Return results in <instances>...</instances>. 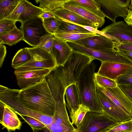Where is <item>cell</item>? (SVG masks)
Returning a JSON list of instances; mask_svg holds the SVG:
<instances>
[{"mask_svg": "<svg viewBox=\"0 0 132 132\" xmlns=\"http://www.w3.org/2000/svg\"><path fill=\"white\" fill-rule=\"evenodd\" d=\"M18 99L26 108L53 117L56 102L45 79L35 85L20 90Z\"/></svg>", "mask_w": 132, "mask_h": 132, "instance_id": "cell-1", "label": "cell"}, {"mask_svg": "<svg viewBox=\"0 0 132 132\" xmlns=\"http://www.w3.org/2000/svg\"><path fill=\"white\" fill-rule=\"evenodd\" d=\"M96 65L93 61L87 65L80 74L77 83L81 104L89 108L90 112L103 113L97 95L95 80Z\"/></svg>", "mask_w": 132, "mask_h": 132, "instance_id": "cell-2", "label": "cell"}, {"mask_svg": "<svg viewBox=\"0 0 132 132\" xmlns=\"http://www.w3.org/2000/svg\"><path fill=\"white\" fill-rule=\"evenodd\" d=\"M118 123L104 113L89 112L76 129L78 132H106Z\"/></svg>", "mask_w": 132, "mask_h": 132, "instance_id": "cell-3", "label": "cell"}, {"mask_svg": "<svg viewBox=\"0 0 132 132\" xmlns=\"http://www.w3.org/2000/svg\"><path fill=\"white\" fill-rule=\"evenodd\" d=\"M31 55V59L26 64L14 69L23 71L43 69H52L56 66L50 53L36 46L28 47Z\"/></svg>", "mask_w": 132, "mask_h": 132, "instance_id": "cell-4", "label": "cell"}, {"mask_svg": "<svg viewBox=\"0 0 132 132\" xmlns=\"http://www.w3.org/2000/svg\"><path fill=\"white\" fill-rule=\"evenodd\" d=\"M73 50H77L88 54L103 62H114L132 65V62L119 54L114 49L98 50L82 46L72 41L67 42Z\"/></svg>", "mask_w": 132, "mask_h": 132, "instance_id": "cell-5", "label": "cell"}, {"mask_svg": "<svg viewBox=\"0 0 132 132\" xmlns=\"http://www.w3.org/2000/svg\"><path fill=\"white\" fill-rule=\"evenodd\" d=\"M21 23L20 29L23 35V40L32 46H37L40 38L49 33L43 26V19L38 16Z\"/></svg>", "mask_w": 132, "mask_h": 132, "instance_id": "cell-6", "label": "cell"}, {"mask_svg": "<svg viewBox=\"0 0 132 132\" xmlns=\"http://www.w3.org/2000/svg\"><path fill=\"white\" fill-rule=\"evenodd\" d=\"M99 4L100 9L105 18L113 23L117 18H126L128 14L129 6L131 0H96Z\"/></svg>", "mask_w": 132, "mask_h": 132, "instance_id": "cell-7", "label": "cell"}, {"mask_svg": "<svg viewBox=\"0 0 132 132\" xmlns=\"http://www.w3.org/2000/svg\"><path fill=\"white\" fill-rule=\"evenodd\" d=\"M97 97L104 113L118 123L131 120L132 117L116 105L96 85Z\"/></svg>", "mask_w": 132, "mask_h": 132, "instance_id": "cell-8", "label": "cell"}, {"mask_svg": "<svg viewBox=\"0 0 132 132\" xmlns=\"http://www.w3.org/2000/svg\"><path fill=\"white\" fill-rule=\"evenodd\" d=\"M101 31L102 35L119 43H132V26L123 21L116 22Z\"/></svg>", "mask_w": 132, "mask_h": 132, "instance_id": "cell-9", "label": "cell"}, {"mask_svg": "<svg viewBox=\"0 0 132 132\" xmlns=\"http://www.w3.org/2000/svg\"><path fill=\"white\" fill-rule=\"evenodd\" d=\"M52 69H43L19 71L15 70L17 83L22 90L35 85L45 79Z\"/></svg>", "mask_w": 132, "mask_h": 132, "instance_id": "cell-10", "label": "cell"}, {"mask_svg": "<svg viewBox=\"0 0 132 132\" xmlns=\"http://www.w3.org/2000/svg\"><path fill=\"white\" fill-rule=\"evenodd\" d=\"M63 7L87 20L96 29L101 27L105 23V19L99 16L75 0H67Z\"/></svg>", "mask_w": 132, "mask_h": 132, "instance_id": "cell-11", "label": "cell"}, {"mask_svg": "<svg viewBox=\"0 0 132 132\" xmlns=\"http://www.w3.org/2000/svg\"><path fill=\"white\" fill-rule=\"evenodd\" d=\"M98 87L116 105L132 117V101L126 96L118 85L117 87L112 88Z\"/></svg>", "mask_w": 132, "mask_h": 132, "instance_id": "cell-12", "label": "cell"}, {"mask_svg": "<svg viewBox=\"0 0 132 132\" xmlns=\"http://www.w3.org/2000/svg\"><path fill=\"white\" fill-rule=\"evenodd\" d=\"M115 42L105 36L98 34L72 41L86 47L98 50L114 48Z\"/></svg>", "mask_w": 132, "mask_h": 132, "instance_id": "cell-13", "label": "cell"}, {"mask_svg": "<svg viewBox=\"0 0 132 132\" xmlns=\"http://www.w3.org/2000/svg\"><path fill=\"white\" fill-rule=\"evenodd\" d=\"M73 50L66 41L54 36L50 53L54 59L56 66H63Z\"/></svg>", "mask_w": 132, "mask_h": 132, "instance_id": "cell-14", "label": "cell"}, {"mask_svg": "<svg viewBox=\"0 0 132 132\" xmlns=\"http://www.w3.org/2000/svg\"><path fill=\"white\" fill-rule=\"evenodd\" d=\"M132 66L131 65L119 63L102 62L96 73L116 80L119 76L125 73Z\"/></svg>", "mask_w": 132, "mask_h": 132, "instance_id": "cell-15", "label": "cell"}, {"mask_svg": "<svg viewBox=\"0 0 132 132\" xmlns=\"http://www.w3.org/2000/svg\"><path fill=\"white\" fill-rule=\"evenodd\" d=\"M8 106L15 112L23 115L29 116L40 121L46 126H49L55 122L53 117L41 114L25 107L19 99L13 100Z\"/></svg>", "mask_w": 132, "mask_h": 132, "instance_id": "cell-16", "label": "cell"}, {"mask_svg": "<svg viewBox=\"0 0 132 132\" xmlns=\"http://www.w3.org/2000/svg\"><path fill=\"white\" fill-rule=\"evenodd\" d=\"M65 95L67 102L66 105L69 111L70 117L71 119L81 104L77 82L71 84L66 88Z\"/></svg>", "mask_w": 132, "mask_h": 132, "instance_id": "cell-17", "label": "cell"}, {"mask_svg": "<svg viewBox=\"0 0 132 132\" xmlns=\"http://www.w3.org/2000/svg\"><path fill=\"white\" fill-rule=\"evenodd\" d=\"M52 12L55 16L58 18L65 19L78 25L90 26L95 29L88 20L63 7Z\"/></svg>", "mask_w": 132, "mask_h": 132, "instance_id": "cell-18", "label": "cell"}, {"mask_svg": "<svg viewBox=\"0 0 132 132\" xmlns=\"http://www.w3.org/2000/svg\"><path fill=\"white\" fill-rule=\"evenodd\" d=\"M0 123L9 132L16 129H20L22 125L16 113L5 104L2 119L0 120Z\"/></svg>", "mask_w": 132, "mask_h": 132, "instance_id": "cell-19", "label": "cell"}, {"mask_svg": "<svg viewBox=\"0 0 132 132\" xmlns=\"http://www.w3.org/2000/svg\"><path fill=\"white\" fill-rule=\"evenodd\" d=\"M55 17L58 22L59 26L58 29L54 34L64 32H77L84 33L92 32L76 24L63 19Z\"/></svg>", "mask_w": 132, "mask_h": 132, "instance_id": "cell-20", "label": "cell"}, {"mask_svg": "<svg viewBox=\"0 0 132 132\" xmlns=\"http://www.w3.org/2000/svg\"><path fill=\"white\" fill-rule=\"evenodd\" d=\"M43 12L42 9L34 5L28 1L25 0L24 9L17 21L21 22L25 21L30 18L38 16Z\"/></svg>", "mask_w": 132, "mask_h": 132, "instance_id": "cell-21", "label": "cell"}, {"mask_svg": "<svg viewBox=\"0 0 132 132\" xmlns=\"http://www.w3.org/2000/svg\"><path fill=\"white\" fill-rule=\"evenodd\" d=\"M23 32L16 26L10 31L0 35V44H4L12 46L23 40Z\"/></svg>", "mask_w": 132, "mask_h": 132, "instance_id": "cell-22", "label": "cell"}, {"mask_svg": "<svg viewBox=\"0 0 132 132\" xmlns=\"http://www.w3.org/2000/svg\"><path fill=\"white\" fill-rule=\"evenodd\" d=\"M31 54L28 47L19 50L14 56L12 61V67L14 69L28 62L31 59Z\"/></svg>", "mask_w": 132, "mask_h": 132, "instance_id": "cell-23", "label": "cell"}, {"mask_svg": "<svg viewBox=\"0 0 132 132\" xmlns=\"http://www.w3.org/2000/svg\"><path fill=\"white\" fill-rule=\"evenodd\" d=\"M20 0H0V20L11 14Z\"/></svg>", "mask_w": 132, "mask_h": 132, "instance_id": "cell-24", "label": "cell"}, {"mask_svg": "<svg viewBox=\"0 0 132 132\" xmlns=\"http://www.w3.org/2000/svg\"><path fill=\"white\" fill-rule=\"evenodd\" d=\"M53 35L55 36L66 42H72L94 36L97 35V34L93 32L86 33L77 32H64L55 33Z\"/></svg>", "mask_w": 132, "mask_h": 132, "instance_id": "cell-25", "label": "cell"}, {"mask_svg": "<svg viewBox=\"0 0 132 132\" xmlns=\"http://www.w3.org/2000/svg\"><path fill=\"white\" fill-rule=\"evenodd\" d=\"M75 1L99 16L105 19V16L100 9V6L96 0H75Z\"/></svg>", "mask_w": 132, "mask_h": 132, "instance_id": "cell-26", "label": "cell"}, {"mask_svg": "<svg viewBox=\"0 0 132 132\" xmlns=\"http://www.w3.org/2000/svg\"><path fill=\"white\" fill-rule=\"evenodd\" d=\"M67 0H39V7L43 11L52 12L59 8L62 7Z\"/></svg>", "mask_w": 132, "mask_h": 132, "instance_id": "cell-27", "label": "cell"}, {"mask_svg": "<svg viewBox=\"0 0 132 132\" xmlns=\"http://www.w3.org/2000/svg\"><path fill=\"white\" fill-rule=\"evenodd\" d=\"M95 80L96 85L104 88H113L118 86L116 80L98 75L95 73Z\"/></svg>", "mask_w": 132, "mask_h": 132, "instance_id": "cell-28", "label": "cell"}, {"mask_svg": "<svg viewBox=\"0 0 132 132\" xmlns=\"http://www.w3.org/2000/svg\"><path fill=\"white\" fill-rule=\"evenodd\" d=\"M90 111V110L87 107L82 104L80 105L71 119L72 124L75 125L76 127H78L86 113Z\"/></svg>", "mask_w": 132, "mask_h": 132, "instance_id": "cell-29", "label": "cell"}, {"mask_svg": "<svg viewBox=\"0 0 132 132\" xmlns=\"http://www.w3.org/2000/svg\"><path fill=\"white\" fill-rule=\"evenodd\" d=\"M53 34L49 33L40 38L37 47L50 53L52 47L54 38Z\"/></svg>", "mask_w": 132, "mask_h": 132, "instance_id": "cell-30", "label": "cell"}, {"mask_svg": "<svg viewBox=\"0 0 132 132\" xmlns=\"http://www.w3.org/2000/svg\"><path fill=\"white\" fill-rule=\"evenodd\" d=\"M132 131L131 119L122 123H118L106 132H130Z\"/></svg>", "mask_w": 132, "mask_h": 132, "instance_id": "cell-31", "label": "cell"}, {"mask_svg": "<svg viewBox=\"0 0 132 132\" xmlns=\"http://www.w3.org/2000/svg\"><path fill=\"white\" fill-rule=\"evenodd\" d=\"M43 26L49 33L54 34L59 28L57 21L55 17L43 19Z\"/></svg>", "mask_w": 132, "mask_h": 132, "instance_id": "cell-32", "label": "cell"}, {"mask_svg": "<svg viewBox=\"0 0 132 132\" xmlns=\"http://www.w3.org/2000/svg\"><path fill=\"white\" fill-rule=\"evenodd\" d=\"M16 21L11 19L4 18L0 20V35L9 32L16 27Z\"/></svg>", "mask_w": 132, "mask_h": 132, "instance_id": "cell-33", "label": "cell"}, {"mask_svg": "<svg viewBox=\"0 0 132 132\" xmlns=\"http://www.w3.org/2000/svg\"><path fill=\"white\" fill-rule=\"evenodd\" d=\"M118 85H132V66L116 80Z\"/></svg>", "mask_w": 132, "mask_h": 132, "instance_id": "cell-34", "label": "cell"}, {"mask_svg": "<svg viewBox=\"0 0 132 132\" xmlns=\"http://www.w3.org/2000/svg\"><path fill=\"white\" fill-rule=\"evenodd\" d=\"M19 114L32 128L40 129L46 126V125L40 121L33 118L20 114L15 112Z\"/></svg>", "mask_w": 132, "mask_h": 132, "instance_id": "cell-35", "label": "cell"}, {"mask_svg": "<svg viewBox=\"0 0 132 132\" xmlns=\"http://www.w3.org/2000/svg\"><path fill=\"white\" fill-rule=\"evenodd\" d=\"M46 126L51 132H77L75 128H72L58 124L55 122Z\"/></svg>", "mask_w": 132, "mask_h": 132, "instance_id": "cell-36", "label": "cell"}, {"mask_svg": "<svg viewBox=\"0 0 132 132\" xmlns=\"http://www.w3.org/2000/svg\"><path fill=\"white\" fill-rule=\"evenodd\" d=\"M25 4V0H21L12 12L4 18L11 19L16 21H17L19 16L23 10Z\"/></svg>", "mask_w": 132, "mask_h": 132, "instance_id": "cell-37", "label": "cell"}, {"mask_svg": "<svg viewBox=\"0 0 132 132\" xmlns=\"http://www.w3.org/2000/svg\"><path fill=\"white\" fill-rule=\"evenodd\" d=\"M114 49L124 50L132 52V43H119L116 41Z\"/></svg>", "mask_w": 132, "mask_h": 132, "instance_id": "cell-38", "label": "cell"}, {"mask_svg": "<svg viewBox=\"0 0 132 132\" xmlns=\"http://www.w3.org/2000/svg\"><path fill=\"white\" fill-rule=\"evenodd\" d=\"M126 96L132 101V85H118Z\"/></svg>", "mask_w": 132, "mask_h": 132, "instance_id": "cell-39", "label": "cell"}, {"mask_svg": "<svg viewBox=\"0 0 132 132\" xmlns=\"http://www.w3.org/2000/svg\"><path fill=\"white\" fill-rule=\"evenodd\" d=\"M6 47L3 44H0V67L1 68L6 56Z\"/></svg>", "mask_w": 132, "mask_h": 132, "instance_id": "cell-40", "label": "cell"}, {"mask_svg": "<svg viewBox=\"0 0 132 132\" xmlns=\"http://www.w3.org/2000/svg\"><path fill=\"white\" fill-rule=\"evenodd\" d=\"M115 49L119 54L132 62V52L124 50Z\"/></svg>", "mask_w": 132, "mask_h": 132, "instance_id": "cell-41", "label": "cell"}, {"mask_svg": "<svg viewBox=\"0 0 132 132\" xmlns=\"http://www.w3.org/2000/svg\"><path fill=\"white\" fill-rule=\"evenodd\" d=\"M38 17L40 18L43 19L53 18L55 17V16L52 12L43 11Z\"/></svg>", "mask_w": 132, "mask_h": 132, "instance_id": "cell-42", "label": "cell"}, {"mask_svg": "<svg viewBox=\"0 0 132 132\" xmlns=\"http://www.w3.org/2000/svg\"><path fill=\"white\" fill-rule=\"evenodd\" d=\"M125 22L132 26V12L128 9V14L127 17L124 19Z\"/></svg>", "mask_w": 132, "mask_h": 132, "instance_id": "cell-43", "label": "cell"}, {"mask_svg": "<svg viewBox=\"0 0 132 132\" xmlns=\"http://www.w3.org/2000/svg\"><path fill=\"white\" fill-rule=\"evenodd\" d=\"M32 129L33 132H51L46 126L40 129L32 128Z\"/></svg>", "mask_w": 132, "mask_h": 132, "instance_id": "cell-44", "label": "cell"}, {"mask_svg": "<svg viewBox=\"0 0 132 132\" xmlns=\"http://www.w3.org/2000/svg\"><path fill=\"white\" fill-rule=\"evenodd\" d=\"M8 88L3 86L0 85V92H2L5 90H6Z\"/></svg>", "mask_w": 132, "mask_h": 132, "instance_id": "cell-45", "label": "cell"}, {"mask_svg": "<svg viewBox=\"0 0 132 132\" xmlns=\"http://www.w3.org/2000/svg\"><path fill=\"white\" fill-rule=\"evenodd\" d=\"M129 10L132 12V0H131V2L128 6V9Z\"/></svg>", "mask_w": 132, "mask_h": 132, "instance_id": "cell-46", "label": "cell"}, {"mask_svg": "<svg viewBox=\"0 0 132 132\" xmlns=\"http://www.w3.org/2000/svg\"><path fill=\"white\" fill-rule=\"evenodd\" d=\"M131 121H132V119H131Z\"/></svg>", "mask_w": 132, "mask_h": 132, "instance_id": "cell-47", "label": "cell"}, {"mask_svg": "<svg viewBox=\"0 0 132 132\" xmlns=\"http://www.w3.org/2000/svg\"><path fill=\"white\" fill-rule=\"evenodd\" d=\"M130 132H132V131Z\"/></svg>", "mask_w": 132, "mask_h": 132, "instance_id": "cell-48", "label": "cell"}, {"mask_svg": "<svg viewBox=\"0 0 132 132\" xmlns=\"http://www.w3.org/2000/svg\"><path fill=\"white\" fill-rule=\"evenodd\" d=\"M77 132H78V131H77Z\"/></svg>", "mask_w": 132, "mask_h": 132, "instance_id": "cell-49", "label": "cell"}]
</instances>
